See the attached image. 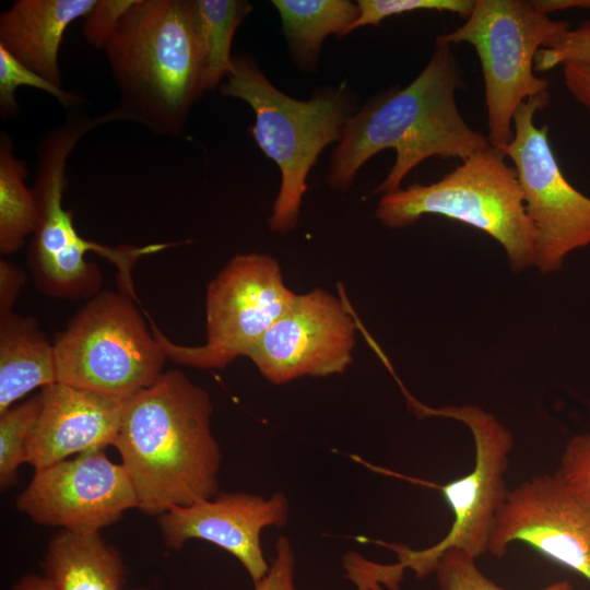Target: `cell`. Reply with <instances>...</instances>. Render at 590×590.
I'll return each mask as SVG.
<instances>
[{"mask_svg": "<svg viewBox=\"0 0 590 590\" xmlns=\"http://www.w3.org/2000/svg\"><path fill=\"white\" fill-rule=\"evenodd\" d=\"M464 85L451 45L435 42L424 69L404 87L384 91L347 120L328 167V184L347 190L359 168L386 149L396 161L375 193L400 189L405 176L426 158L464 160L486 146L487 137L470 127L456 99Z\"/></svg>", "mask_w": 590, "mask_h": 590, "instance_id": "6da1fadb", "label": "cell"}, {"mask_svg": "<svg viewBox=\"0 0 590 590\" xmlns=\"http://www.w3.org/2000/svg\"><path fill=\"white\" fill-rule=\"evenodd\" d=\"M208 391L172 369L126 400L115 448L138 508L160 516L215 496L222 453Z\"/></svg>", "mask_w": 590, "mask_h": 590, "instance_id": "7a4b0ae2", "label": "cell"}, {"mask_svg": "<svg viewBox=\"0 0 590 590\" xmlns=\"http://www.w3.org/2000/svg\"><path fill=\"white\" fill-rule=\"evenodd\" d=\"M126 120L181 134L205 92L203 56L190 0H137L105 48Z\"/></svg>", "mask_w": 590, "mask_h": 590, "instance_id": "3957f363", "label": "cell"}, {"mask_svg": "<svg viewBox=\"0 0 590 590\" xmlns=\"http://www.w3.org/2000/svg\"><path fill=\"white\" fill-rule=\"evenodd\" d=\"M121 119V114L115 108L97 117L74 110L64 122L49 129L39 139L37 173L32 189L38 221L28 248L27 264L36 287L48 296L91 299L101 293L102 271L97 264L86 260L87 252H95L116 266L121 292L135 298L131 278L133 266L141 257L174 245H101L78 233L73 212L63 206L68 158L78 142L92 129Z\"/></svg>", "mask_w": 590, "mask_h": 590, "instance_id": "277c9868", "label": "cell"}, {"mask_svg": "<svg viewBox=\"0 0 590 590\" xmlns=\"http://www.w3.org/2000/svg\"><path fill=\"white\" fill-rule=\"evenodd\" d=\"M220 91L255 113L249 133L281 173L269 227L285 235L297 225L310 169L329 144L340 141L357 110L355 92L341 83L319 87L306 101L293 98L275 87L247 54L233 56L232 72Z\"/></svg>", "mask_w": 590, "mask_h": 590, "instance_id": "5b68a950", "label": "cell"}, {"mask_svg": "<svg viewBox=\"0 0 590 590\" xmlns=\"http://www.w3.org/2000/svg\"><path fill=\"white\" fill-rule=\"evenodd\" d=\"M506 160L488 143L436 182L382 194L375 216L390 228L412 225L424 215L461 222L498 241L511 268L522 270L534 264L536 233L517 172Z\"/></svg>", "mask_w": 590, "mask_h": 590, "instance_id": "8992f818", "label": "cell"}, {"mask_svg": "<svg viewBox=\"0 0 590 590\" xmlns=\"http://www.w3.org/2000/svg\"><path fill=\"white\" fill-rule=\"evenodd\" d=\"M569 30L567 22L541 13L531 1L475 0L460 27L436 37L438 43L474 47L484 80L489 144H509L518 107L548 92V81L534 74V59Z\"/></svg>", "mask_w": 590, "mask_h": 590, "instance_id": "52a82bcc", "label": "cell"}, {"mask_svg": "<svg viewBox=\"0 0 590 590\" xmlns=\"http://www.w3.org/2000/svg\"><path fill=\"white\" fill-rule=\"evenodd\" d=\"M131 296L103 291L55 340L57 382L128 399L162 375L167 354Z\"/></svg>", "mask_w": 590, "mask_h": 590, "instance_id": "ba28073f", "label": "cell"}, {"mask_svg": "<svg viewBox=\"0 0 590 590\" xmlns=\"http://www.w3.org/2000/svg\"><path fill=\"white\" fill-rule=\"evenodd\" d=\"M414 406L423 415L463 423L473 436L475 448L472 471L440 487L453 516L448 533L424 550L382 543L397 554L398 562L393 564L401 573L412 569L423 578L434 573L439 556L447 550H461L474 558L488 552L496 516L509 492L505 474L514 437L493 414L476 405L432 409L416 402Z\"/></svg>", "mask_w": 590, "mask_h": 590, "instance_id": "9c48e42d", "label": "cell"}, {"mask_svg": "<svg viewBox=\"0 0 590 590\" xmlns=\"http://www.w3.org/2000/svg\"><path fill=\"white\" fill-rule=\"evenodd\" d=\"M295 296L273 257L236 255L206 287L204 344L177 345L156 328L153 332L174 362L202 369L224 368L247 355Z\"/></svg>", "mask_w": 590, "mask_h": 590, "instance_id": "30bf717a", "label": "cell"}, {"mask_svg": "<svg viewBox=\"0 0 590 590\" xmlns=\"http://www.w3.org/2000/svg\"><path fill=\"white\" fill-rule=\"evenodd\" d=\"M550 92L524 101L514 116V138L500 150L512 162L528 217L536 233L534 266L544 274L562 268L573 251L590 246V198L564 176L548 139L534 123Z\"/></svg>", "mask_w": 590, "mask_h": 590, "instance_id": "8fae6325", "label": "cell"}, {"mask_svg": "<svg viewBox=\"0 0 590 590\" xmlns=\"http://www.w3.org/2000/svg\"><path fill=\"white\" fill-rule=\"evenodd\" d=\"M356 322L347 305L315 288L296 294L288 309L247 353L274 385L343 374L353 362Z\"/></svg>", "mask_w": 590, "mask_h": 590, "instance_id": "7c38bea8", "label": "cell"}, {"mask_svg": "<svg viewBox=\"0 0 590 590\" xmlns=\"http://www.w3.org/2000/svg\"><path fill=\"white\" fill-rule=\"evenodd\" d=\"M15 505L37 524L98 533L138 498L123 465L95 450L35 470Z\"/></svg>", "mask_w": 590, "mask_h": 590, "instance_id": "4fadbf2b", "label": "cell"}, {"mask_svg": "<svg viewBox=\"0 0 590 590\" xmlns=\"http://www.w3.org/2000/svg\"><path fill=\"white\" fill-rule=\"evenodd\" d=\"M514 542L528 544L590 582V508L557 471L509 489L496 516L488 552L502 557Z\"/></svg>", "mask_w": 590, "mask_h": 590, "instance_id": "5bb4252c", "label": "cell"}, {"mask_svg": "<svg viewBox=\"0 0 590 590\" xmlns=\"http://www.w3.org/2000/svg\"><path fill=\"white\" fill-rule=\"evenodd\" d=\"M290 504L283 493L271 497L249 493H225L187 506L173 507L158 516L164 543L180 550L192 539L213 543L232 554L253 583L268 573L261 546L267 527H283Z\"/></svg>", "mask_w": 590, "mask_h": 590, "instance_id": "9a60e30c", "label": "cell"}, {"mask_svg": "<svg viewBox=\"0 0 590 590\" xmlns=\"http://www.w3.org/2000/svg\"><path fill=\"white\" fill-rule=\"evenodd\" d=\"M39 393L40 409L26 446V463L35 470L115 446L127 399L61 382Z\"/></svg>", "mask_w": 590, "mask_h": 590, "instance_id": "2e32d148", "label": "cell"}, {"mask_svg": "<svg viewBox=\"0 0 590 590\" xmlns=\"http://www.w3.org/2000/svg\"><path fill=\"white\" fill-rule=\"evenodd\" d=\"M96 0H16L0 15V46L21 63L62 86L59 49L71 23Z\"/></svg>", "mask_w": 590, "mask_h": 590, "instance_id": "e0dca14e", "label": "cell"}, {"mask_svg": "<svg viewBox=\"0 0 590 590\" xmlns=\"http://www.w3.org/2000/svg\"><path fill=\"white\" fill-rule=\"evenodd\" d=\"M44 577L54 590H123L120 553L98 533L62 530L48 542Z\"/></svg>", "mask_w": 590, "mask_h": 590, "instance_id": "ac0fdd59", "label": "cell"}, {"mask_svg": "<svg viewBox=\"0 0 590 590\" xmlns=\"http://www.w3.org/2000/svg\"><path fill=\"white\" fill-rule=\"evenodd\" d=\"M55 382V346L37 321L14 311L1 316L0 414L32 390Z\"/></svg>", "mask_w": 590, "mask_h": 590, "instance_id": "d6986e66", "label": "cell"}, {"mask_svg": "<svg viewBox=\"0 0 590 590\" xmlns=\"http://www.w3.org/2000/svg\"><path fill=\"white\" fill-rule=\"evenodd\" d=\"M282 23L292 59L306 72L314 71L324 38L349 34L357 20V2L350 0H272Z\"/></svg>", "mask_w": 590, "mask_h": 590, "instance_id": "ffe728a7", "label": "cell"}, {"mask_svg": "<svg viewBox=\"0 0 590 590\" xmlns=\"http://www.w3.org/2000/svg\"><path fill=\"white\" fill-rule=\"evenodd\" d=\"M203 56L204 90H214L233 69L236 30L252 11L246 0H190Z\"/></svg>", "mask_w": 590, "mask_h": 590, "instance_id": "44dd1931", "label": "cell"}, {"mask_svg": "<svg viewBox=\"0 0 590 590\" xmlns=\"http://www.w3.org/2000/svg\"><path fill=\"white\" fill-rule=\"evenodd\" d=\"M27 168L14 154L11 138L0 135V252L12 255L34 234L38 208L33 190L25 185Z\"/></svg>", "mask_w": 590, "mask_h": 590, "instance_id": "7402d4cb", "label": "cell"}, {"mask_svg": "<svg viewBox=\"0 0 590 590\" xmlns=\"http://www.w3.org/2000/svg\"><path fill=\"white\" fill-rule=\"evenodd\" d=\"M40 393L0 414V487L16 482L17 469L26 462V446L40 409Z\"/></svg>", "mask_w": 590, "mask_h": 590, "instance_id": "603a6c76", "label": "cell"}, {"mask_svg": "<svg viewBox=\"0 0 590 590\" xmlns=\"http://www.w3.org/2000/svg\"><path fill=\"white\" fill-rule=\"evenodd\" d=\"M19 86L35 87L55 97L64 108L83 104V97L69 92L31 70L0 46V113L3 119H12L20 111L15 93Z\"/></svg>", "mask_w": 590, "mask_h": 590, "instance_id": "cb8c5ba5", "label": "cell"}, {"mask_svg": "<svg viewBox=\"0 0 590 590\" xmlns=\"http://www.w3.org/2000/svg\"><path fill=\"white\" fill-rule=\"evenodd\" d=\"M434 573L440 590H505L479 569L474 557L457 548L447 550L439 556ZM540 590L574 589L570 582L562 580Z\"/></svg>", "mask_w": 590, "mask_h": 590, "instance_id": "d4e9b609", "label": "cell"}, {"mask_svg": "<svg viewBox=\"0 0 590 590\" xmlns=\"http://www.w3.org/2000/svg\"><path fill=\"white\" fill-rule=\"evenodd\" d=\"M475 0H358L359 14L349 34L359 27L380 23L394 15L416 11H437L458 14L468 19Z\"/></svg>", "mask_w": 590, "mask_h": 590, "instance_id": "484cf974", "label": "cell"}, {"mask_svg": "<svg viewBox=\"0 0 590 590\" xmlns=\"http://www.w3.org/2000/svg\"><path fill=\"white\" fill-rule=\"evenodd\" d=\"M569 62L590 63V19L570 28L555 45L541 48L534 59V70L546 72Z\"/></svg>", "mask_w": 590, "mask_h": 590, "instance_id": "4316f807", "label": "cell"}, {"mask_svg": "<svg viewBox=\"0 0 590 590\" xmlns=\"http://www.w3.org/2000/svg\"><path fill=\"white\" fill-rule=\"evenodd\" d=\"M557 472L566 485L590 508V430L568 440Z\"/></svg>", "mask_w": 590, "mask_h": 590, "instance_id": "83f0119b", "label": "cell"}, {"mask_svg": "<svg viewBox=\"0 0 590 590\" xmlns=\"http://www.w3.org/2000/svg\"><path fill=\"white\" fill-rule=\"evenodd\" d=\"M137 0H96L84 17L83 35L95 49L105 50L126 12Z\"/></svg>", "mask_w": 590, "mask_h": 590, "instance_id": "f1b7e54d", "label": "cell"}, {"mask_svg": "<svg viewBox=\"0 0 590 590\" xmlns=\"http://www.w3.org/2000/svg\"><path fill=\"white\" fill-rule=\"evenodd\" d=\"M275 556L266 576L255 582V590H295L294 551L286 535L275 544Z\"/></svg>", "mask_w": 590, "mask_h": 590, "instance_id": "f546056e", "label": "cell"}, {"mask_svg": "<svg viewBox=\"0 0 590 590\" xmlns=\"http://www.w3.org/2000/svg\"><path fill=\"white\" fill-rule=\"evenodd\" d=\"M26 283L25 272L16 264L0 260V317L13 311V305Z\"/></svg>", "mask_w": 590, "mask_h": 590, "instance_id": "4dcf8cb0", "label": "cell"}, {"mask_svg": "<svg viewBox=\"0 0 590 590\" xmlns=\"http://www.w3.org/2000/svg\"><path fill=\"white\" fill-rule=\"evenodd\" d=\"M563 78L571 96L590 111V63H565Z\"/></svg>", "mask_w": 590, "mask_h": 590, "instance_id": "1f68e13d", "label": "cell"}, {"mask_svg": "<svg viewBox=\"0 0 590 590\" xmlns=\"http://www.w3.org/2000/svg\"><path fill=\"white\" fill-rule=\"evenodd\" d=\"M533 7L543 14L571 9H590V0H531Z\"/></svg>", "mask_w": 590, "mask_h": 590, "instance_id": "d6a6232c", "label": "cell"}, {"mask_svg": "<svg viewBox=\"0 0 590 590\" xmlns=\"http://www.w3.org/2000/svg\"><path fill=\"white\" fill-rule=\"evenodd\" d=\"M12 590H54V588L45 577L26 575L14 583Z\"/></svg>", "mask_w": 590, "mask_h": 590, "instance_id": "836d02e7", "label": "cell"}, {"mask_svg": "<svg viewBox=\"0 0 590 590\" xmlns=\"http://www.w3.org/2000/svg\"><path fill=\"white\" fill-rule=\"evenodd\" d=\"M131 590H143V589H131Z\"/></svg>", "mask_w": 590, "mask_h": 590, "instance_id": "e575fe53", "label": "cell"}]
</instances>
